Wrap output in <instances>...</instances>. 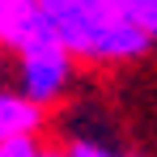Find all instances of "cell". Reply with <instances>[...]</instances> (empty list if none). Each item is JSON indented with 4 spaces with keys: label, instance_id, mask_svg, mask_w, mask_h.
<instances>
[{
    "label": "cell",
    "instance_id": "cell-1",
    "mask_svg": "<svg viewBox=\"0 0 157 157\" xmlns=\"http://www.w3.org/2000/svg\"><path fill=\"white\" fill-rule=\"evenodd\" d=\"M38 9L77 64H128L153 47L128 0H38Z\"/></svg>",
    "mask_w": 157,
    "mask_h": 157
},
{
    "label": "cell",
    "instance_id": "cell-2",
    "mask_svg": "<svg viewBox=\"0 0 157 157\" xmlns=\"http://www.w3.org/2000/svg\"><path fill=\"white\" fill-rule=\"evenodd\" d=\"M13 55V81H17V94L30 98L34 106H55L68 85H72V72H77V59L64 51V43L51 34L43 38H30L26 47H17Z\"/></svg>",
    "mask_w": 157,
    "mask_h": 157
},
{
    "label": "cell",
    "instance_id": "cell-3",
    "mask_svg": "<svg viewBox=\"0 0 157 157\" xmlns=\"http://www.w3.org/2000/svg\"><path fill=\"white\" fill-rule=\"evenodd\" d=\"M43 34H51V21L43 17L38 0H0V47L4 51H17Z\"/></svg>",
    "mask_w": 157,
    "mask_h": 157
},
{
    "label": "cell",
    "instance_id": "cell-4",
    "mask_svg": "<svg viewBox=\"0 0 157 157\" xmlns=\"http://www.w3.org/2000/svg\"><path fill=\"white\" fill-rule=\"evenodd\" d=\"M43 132V106L21 98L17 89H0V144L17 136H38Z\"/></svg>",
    "mask_w": 157,
    "mask_h": 157
},
{
    "label": "cell",
    "instance_id": "cell-5",
    "mask_svg": "<svg viewBox=\"0 0 157 157\" xmlns=\"http://www.w3.org/2000/svg\"><path fill=\"white\" fill-rule=\"evenodd\" d=\"M64 157H144V153H132L123 144H110V140H98V136H77V140H68Z\"/></svg>",
    "mask_w": 157,
    "mask_h": 157
},
{
    "label": "cell",
    "instance_id": "cell-6",
    "mask_svg": "<svg viewBox=\"0 0 157 157\" xmlns=\"http://www.w3.org/2000/svg\"><path fill=\"white\" fill-rule=\"evenodd\" d=\"M132 17H136V26L149 34V43H157V0H128Z\"/></svg>",
    "mask_w": 157,
    "mask_h": 157
},
{
    "label": "cell",
    "instance_id": "cell-7",
    "mask_svg": "<svg viewBox=\"0 0 157 157\" xmlns=\"http://www.w3.org/2000/svg\"><path fill=\"white\" fill-rule=\"evenodd\" d=\"M0 157H43V140L38 136H17V140H4Z\"/></svg>",
    "mask_w": 157,
    "mask_h": 157
},
{
    "label": "cell",
    "instance_id": "cell-8",
    "mask_svg": "<svg viewBox=\"0 0 157 157\" xmlns=\"http://www.w3.org/2000/svg\"><path fill=\"white\" fill-rule=\"evenodd\" d=\"M4 59H9V51H4V47H0V72H4Z\"/></svg>",
    "mask_w": 157,
    "mask_h": 157
},
{
    "label": "cell",
    "instance_id": "cell-9",
    "mask_svg": "<svg viewBox=\"0 0 157 157\" xmlns=\"http://www.w3.org/2000/svg\"><path fill=\"white\" fill-rule=\"evenodd\" d=\"M43 157H64V153H47V149H43Z\"/></svg>",
    "mask_w": 157,
    "mask_h": 157
}]
</instances>
